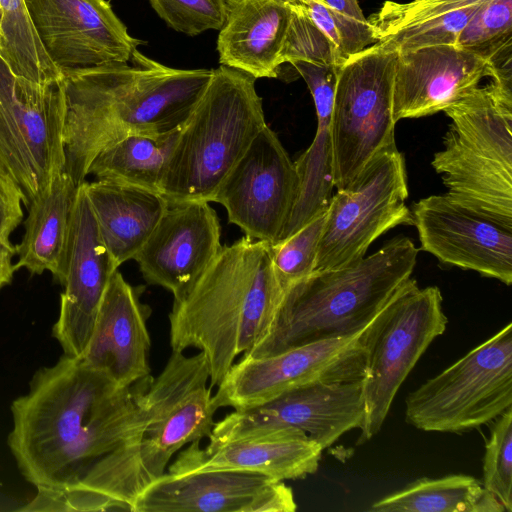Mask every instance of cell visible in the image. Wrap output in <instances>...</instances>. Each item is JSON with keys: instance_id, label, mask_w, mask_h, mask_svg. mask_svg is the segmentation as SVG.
I'll use <instances>...</instances> for the list:
<instances>
[{"instance_id": "74e56055", "label": "cell", "mask_w": 512, "mask_h": 512, "mask_svg": "<svg viewBox=\"0 0 512 512\" xmlns=\"http://www.w3.org/2000/svg\"><path fill=\"white\" fill-rule=\"evenodd\" d=\"M23 203L18 187L0 174V249L14 247L10 235L23 220Z\"/></svg>"}, {"instance_id": "d6986e66", "label": "cell", "mask_w": 512, "mask_h": 512, "mask_svg": "<svg viewBox=\"0 0 512 512\" xmlns=\"http://www.w3.org/2000/svg\"><path fill=\"white\" fill-rule=\"evenodd\" d=\"M284 481L241 470L168 473L150 484L133 512H294Z\"/></svg>"}, {"instance_id": "8d00e7d4", "label": "cell", "mask_w": 512, "mask_h": 512, "mask_svg": "<svg viewBox=\"0 0 512 512\" xmlns=\"http://www.w3.org/2000/svg\"><path fill=\"white\" fill-rule=\"evenodd\" d=\"M333 17L347 59L375 44L373 31L357 0H322Z\"/></svg>"}, {"instance_id": "4316f807", "label": "cell", "mask_w": 512, "mask_h": 512, "mask_svg": "<svg viewBox=\"0 0 512 512\" xmlns=\"http://www.w3.org/2000/svg\"><path fill=\"white\" fill-rule=\"evenodd\" d=\"M84 189L100 236L116 264L134 259L168 199L157 191L106 180L84 181Z\"/></svg>"}, {"instance_id": "9c48e42d", "label": "cell", "mask_w": 512, "mask_h": 512, "mask_svg": "<svg viewBox=\"0 0 512 512\" xmlns=\"http://www.w3.org/2000/svg\"><path fill=\"white\" fill-rule=\"evenodd\" d=\"M65 113L63 78L27 79L0 55V174L18 187L26 207L64 171Z\"/></svg>"}, {"instance_id": "277c9868", "label": "cell", "mask_w": 512, "mask_h": 512, "mask_svg": "<svg viewBox=\"0 0 512 512\" xmlns=\"http://www.w3.org/2000/svg\"><path fill=\"white\" fill-rule=\"evenodd\" d=\"M284 290L275 275L271 244L247 235L221 250L178 297L169 313L172 351L195 348L216 388L235 359L269 331Z\"/></svg>"}, {"instance_id": "3957f363", "label": "cell", "mask_w": 512, "mask_h": 512, "mask_svg": "<svg viewBox=\"0 0 512 512\" xmlns=\"http://www.w3.org/2000/svg\"><path fill=\"white\" fill-rule=\"evenodd\" d=\"M145 395L149 418L138 439L104 456L62 491L64 511L133 512L139 495L167 472L175 454L211 435L217 408L201 352L172 351Z\"/></svg>"}, {"instance_id": "484cf974", "label": "cell", "mask_w": 512, "mask_h": 512, "mask_svg": "<svg viewBox=\"0 0 512 512\" xmlns=\"http://www.w3.org/2000/svg\"><path fill=\"white\" fill-rule=\"evenodd\" d=\"M488 0H387L368 19L375 45L405 52L456 45L459 35Z\"/></svg>"}, {"instance_id": "f35d334b", "label": "cell", "mask_w": 512, "mask_h": 512, "mask_svg": "<svg viewBox=\"0 0 512 512\" xmlns=\"http://www.w3.org/2000/svg\"><path fill=\"white\" fill-rule=\"evenodd\" d=\"M294 2L298 3L313 23L329 37L342 56V42L339 32L332 15L322 0H294Z\"/></svg>"}, {"instance_id": "30bf717a", "label": "cell", "mask_w": 512, "mask_h": 512, "mask_svg": "<svg viewBox=\"0 0 512 512\" xmlns=\"http://www.w3.org/2000/svg\"><path fill=\"white\" fill-rule=\"evenodd\" d=\"M437 286L420 288L410 278L384 306L372 325L363 378L364 420L357 444L377 435L408 374L448 319Z\"/></svg>"}, {"instance_id": "e575fe53", "label": "cell", "mask_w": 512, "mask_h": 512, "mask_svg": "<svg viewBox=\"0 0 512 512\" xmlns=\"http://www.w3.org/2000/svg\"><path fill=\"white\" fill-rule=\"evenodd\" d=\"M293 14L281 53V64L305 61L322 65H341L345 59L339 49L292 1Z\"/></svg>"}, {"instance_id": "f1b7e54d", "label": "cell", "mask_w": 512, "mask_h": 512, "mask_svg": "<svg viewBox=\"0 0 512 512\" xmlns=\"http://www.w3.org/2000/svg\"><path fill=\"white\" fill-rule=\"evenodd\" d=\"M371 512H506L477 478L452 474L423 477L391 493L368 509Z\"/></svg>"}, {"instance_id": "2e32d148", "label": "cell", "mask_w": 512, "mask_h": 512, "mask_svg": "<svg viewBox=\"0 0 512 512\" xmlns=\"http://www.w3.org/2000/svg\"><path fill=\"white\" fill-rule=\"evenodd\" d=\"M420 248L445 264L512 283V225L448 193L420 199L410 209Z\"/></svg>"}, {"instance_id": "ab89813d", "label": "cell", "mask_w": 512, "mask_h": 512, "mask_svg": "<svg viewBox=\"0 0 512 512\" xmlns=\"http://www.w3.org/2000/svg\"><path fill=\"white\" fill-rule=\"evenodd\" d=\"M15 255V246L0 249V289L11 282L13 274L16 271L12 263V258Z\"/></svg>"}, {"instance_id": "7a4b0ae2", "label": "cell", "mask_w": 512, "mask_h": 512, "mask_svg": "<svg viewBox=\"0 0 512 512\" xmlns=\"http://www.w3.org/2000/svg\"><path fill=\"white\" fill-rule=\"evenodd\" d=\"M211 74L168 67L138 49L128 63L63 71L64 171L78 186L97 154L115 142L179 130Z\"/></svg>"}, {"instance_id": "e0dca14e", "label": "cell", "mask_w": 512, "mask_h": 512, "mask_svg": "<svg viewBox=\"0 0 512 512\" xmlns=\"http://www.w3.org/2000/svg\"><path fill=\"white\" fill-rule=\"evenodd\" d=\"M38 37L63 72L128 63L142 44L106 0H25Z\"/></svg>"}, {"instance_id": "f546056e", "label": "cell", "mask_w": 512, "mask_h": 512, "mask_svg": "<svg viewBox=\"0 0 512 512\" xmlns=\"http://www.w3.org/2000/svg\"><path fill=\"white\" fill-rule=\"evenodd\" d=\"M180 129L162 135L127 136L98 153L88 168V175H94L97 180L160 192L167 162Z\"/></svg>"}, {"instance_id": "52a82bcc", "label": "cell", "mask_w": 512, "mask_h": 512, "mask_svg": "<svg viewBox=\"0 0 512 512\" xmlns=\"http://www.w3.org/2000/svg\"><path fill=\"white\" fill-rule=\"evenodd\" d=\"M443 112L451 122L431 165L447 193L512 225L511 66Z\"/></svg>"}, {"instance_id": "5bb4252c", "label": "cell", "mask_w": 512, "mask_h": 512, "mask_svg": "<svg viewBox=\"0 0 512 512\" xmlns=\"http://www.w3.org/2000/svg\"><path fill=\"white\" fill-rule=\"evenodd\" d=\"M364 420L363 378L315 382L289 390L268 402L234 410L214 423L210 442L287 434L323 450Z\"/></svg>"}, {"instance_id": "d590c367", "label": "cell", "mask_w": 512, "mask_h": 512, "mask_svg": "<svg viewBox=\"0 0 512 512\" xmlns=\"http://www.w3.org/2000/svg\"><path fill=\"white\" fill-rule=\"evenodd\" d=\"M166 24L177 32L196 36L220 30L225 21L226 0H149Z\"/></svg>"}, {"instance_id": "9a60e30c", "label": "cell", "mask_w": 512, "mask_h": 512, "mask_svg": "<svg viewBox=\"0 0 512 512\" xmlns=\"http://www.w3.org/2000/svg\"><path fill=\"white\" fill-rule=\"evenodd\" d=\"M299 177L276 133L267 125L227 174L213 202L245 235L278 242L295 205Z\"/></svg>"}, {"instance_id": "83f0119b", "label": "cell", "mask_w": 512, "mask_h": 512, "mask_svg": "<svg viewBox=\"0 0 512 512\" xmlns=\"http://www.w3.org/2000/svg\"><path fill=\"white\" fill-rule=\"evenodd\" d=\"M77 187L63 171L49 189L29 203L25 232L15 246L18 256L15 270L25 268L31 274L49 271L55 281L62 283Z\"/></svg>"}, {"instance_id": "7c38bea8", "label": "cell", "mask_w": 512, "mask_h": 512, "mask_svg": "<svg viewBox=\"0 0 512 512\" xmlns=\"http://www.w3.org/2000/svg\"><path fill=\"white\" fill-rule=\"evenodd\" d=\"M407 198L405 159L393 143L378 152L349 186L332 195L314 271L356 262L388 230L413 225Z\"/></svg>"}, {"instance_id": "ffe728a7", "label": "cell", "mask_w": 512, "mask_h": 512, "mask_svg": "<svg viewBox=\"0 0 512 512\" xmlns=\"http://www.w3.org/2000/svg\"><path fill=\"white\" fill-rule=\"evenodd\" d=\"M492 54L457 45L397 52L393 119L420 118L444 111L494 77L503 67Z\"/></svg>"}, {"instance_id": "603a6c76", "label": "cell", "mask_w": 512, "mask_h": 512, "mask_svg": "<svg viewBox=\"0 0 512 512\" xmlns=\"http://www.w3.org/2000/svg\"><path fill=\"white\" fill-rule=\"evenodd\" d=\"M323 449L316 443L287 434L210 442H193L178 452L168 473L200 470H241L277 480L303 479L314 474Z\"/></svg>"}, {"instance_id": "836d02e7", "label": "cell", "mask_w": 512, "mask_h": 512, "mask_svg": "<svg viewBox=\"0 0 512 512\" xmlns=\"http://www.w3.org/2000/svg\"><path fill=\"white\" fill-rule=\"evenodd\" d=\"M485 444L484 489L512 511V407L497 417Z\"/></svg>"}, {"instance_id": "8fae6325", "label": "cell", "mask_w": 512, "mask_h": 512, "mask_svg": "<svg viewBox=\"0 0 512 512\" xmlns=\"http://www.w3.org/2000/svg\"><path fill=\"white\" fill-rule=\"evenodd\" d=\"M396 51L373 44L338 69L332 108L333 177L345 189L382 149L395 143Z\"/></svg>"}, {"instance_id": "8992f818", "label": "cell", "mask_w": 512, "mask_h": 512, "mask_svg": "<svg viewBox=\"0 0 512 512\" xmlns=\"http://www.w3.org/2000/svg\"><path fill=\"white\" fill-rule=\"evenodd\" d=\"M251 75L220 65L182 125L160 193L168 200L213 202L221 183L267 125Z\"/></svg>"}, {"instance_id": "d4e9b609", "label": "cell", "mask_w": 512, "mask_h": 512, "mask_svg": "<svg viewBox=\"0 0 512 512\" xmlns=\"http://www.w3.org/2000/svg\"><path fill=\"white\" fill-rule=\"evenodd\" d=\"M312 95L317 128L312 143L294 162L298 177V196L278 242L291 236L327 210L333 195L332 108L340 65L305 61L292 64Z\"/></svg>"}, {"instance_id": "d6a6232c", "label": "cell", "mask_w": 512, "mask_h": 512, "mask_svg": "<svg viewBox=\"0 0 512 512\" xmlns=\"http://www.w3.org/2000/svg\"><path fill=\"white\" fill-rule=\"evenodd\" d=\"M512 0H488L474 14L456 42L457 46L504 59L511 49Z\"/></svg>"}, {"instance_id": "cb8c5ba5", "label": "cell", "mask_w": 512, "mask_h": 512, "mask_svg": "<svg viewBox=\"0 0 512 512\" xmlns=\"http://www.w3.org/2000/svg\"><path fill=\"white\" fill-rule=\"evenodd\" d=\"M292 14L290 0H226L217 40L220 65L255 79L278 77Z\"/></svg>"}, {"instance_id": "4dcf8cb0", "label": "cell", "mask_w": 512, "mask_h": 512, "mask_svg": "<svg viewBox=\"0 0 512 512\" xmlns=\"http://www.w3.org/2000/svg\"><path fill=\"white\" fill-rule=\"evenodd\" d=\"M0 55L15 74L27 79L63 78L38 37L25 0H0Z\"/></svg>"}, {"instance_id": "60d3db41", "label": "cell", "mask_w": 512, "mask_h": 512, "mask_svg": "<svg viewBox=\"0 0 512 512\" xmlns=\"http://www.w3.org/2000/svg\"><path fill=\"white\" fill-rule=\"evenodd\" d=\"M290 1H294V0H290Z\"/></svg>"}, {"instance_id": "1f68e13d", "label": "cell", "mask_w": 512, "mask_h": 512, "mask_svg": "<svg viewBox=\"0 0 512 512\" xmlns=\"http://www.w3.org/2000/svg\"><path fill=\"white\" fill-rule=\"evenodd\" d=\"M325 218L326 211L291 236L271 245L273 269L284 291L314 272Z\"/></svg>"}, {"instance_id": "7402d4cb", "label": "cell", "mask_w": 512, "mask_h": 512, "mask_svg": "<svg viewBox=\"0 0 512 512\" xmlns=\"http://www.w3.org/2000/svg\"><path fill=\"white\" fill-rule=\"evenodd\" d=\"M144 286H132L116 270L102 297L93 331L81 359L107 373L119 386L130 387L150 376L149 305L141 301Z\"/></svg>"}, {"instance_id": "44dd1931", "label": "cell", "mask_w": 512, "mask_h": 512, "mask_svg": "<svg viewBox=\"0 0 512 512\" xmlns=\"http://www.w3.org/2000/svg\"><path fill=\"white\" fill-rule=\"evenodd\" d=\"M221 227L207 201L168 200L152 233L137 252L148 284L181 295L209 266L222 248Z\"/></svg>"}, {"instance_id": "6da1fadb", "label": "cell", "mask_w": 512, "mask_h": 512, "mask_svg": "<svg viewBox=\"0 0 512 512\" xmlns=\"http://www.w3.org/2000/svg\"><path fill=\"white\" fill-rule=\"evenodd\" d=\"M151 377L121 387L67 355L37 370L11 404L8 445L21 474L37 490L66 491L104 456L135 442L149 418Z\"/></svg>"}, {"instance_id": "ac0fdd59", "label": "cell", "mask_w": 512, "mask_h": 512, "mask_svg": "<svg viewBox=\"0 0 512 512\" xmlns=\"http://www.w3.org/2000/svg\"><path fill=\"white\" fill-rule=\"evenodd\" d=\"M118 265L106 248L87 198L78 185L70 218L59 316L52 334L64 355L81 358L90 340L98 309Z\"/></svg>"}, {"instance_id": "5b68a950", "label": "cell", "mask_w": 512, "mask_h": 512, "mask_svg": "<svg viewBox=\"0 0 512 512\" xmlns=\"http://www.w3.org/2000/svg\"><path fill=\"white\" fill-rule=\"evenodd\" d=\"M417 256L413 241L398 235L356 262L312 272L284 291L269 331L243 356L360 332L411 278Z\"/></svg>"}, {"instance_id": "4fadbf2b", "label": "cell", "mask_w": 512, "mask_h": 512, "mask_svg": "<svg viewBox=\"0 0 512 512\" xmlns=\"http://www.w3.org/2000/svg\"><path fill=\"white\" fill-rule=\"evenodd\" d=\"M374 320L350 336L318 340L263 357L243 356L216 387L212 396L215 407L246 409L307 384L364 378Z\"/></svg>"}, {"instance_id": "ba28073f", "label": "cell", "mask_w": 512, "mask_h": 512, "mask_svg": "<svg viewBox=\"0 0 512 512\" xmlns=\"http://www.w3.org/2000/svg\"><path fill=\"white\" fill-rule=\"evenodd\" d=\"M512 407V324L428 379L405 399V420L428 432L462 433Z\"/></svg>"}]
</instances>
